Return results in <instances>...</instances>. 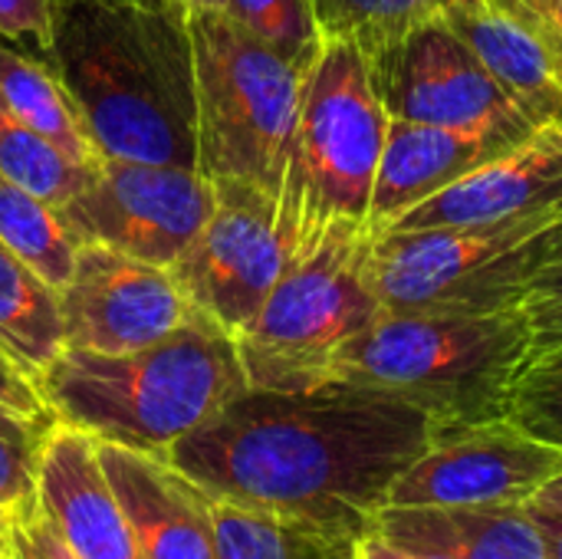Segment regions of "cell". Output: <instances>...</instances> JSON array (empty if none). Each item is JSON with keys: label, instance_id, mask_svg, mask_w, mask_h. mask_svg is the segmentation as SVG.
<instances>
[{"label": "cell", "instance_id": "1", "mask_svg": "<svg viewBox=\"0 0 562 559\" xmlns=\"http://www.w3.org/2000/svg\"><path fill=\"white\" fill-rule=\"evenodd\" d=\"M435 428L422 409L362 385H247L161 461L217 501L326 544H352L385 507L395 478L431 445Z\"/></svg>", "mask_w": 562, "mask_h": 559}, {"label": "cell", "instance_id": "2", "mask_svg": "<svg viewBox=\"0 0 562 559\" xmlns=\"http://www.w3.org/2000/svg\"><path fill=\"white\" fill-rule=\"evenodd\" d=\"M102 158L198 168V92L188 13L59 0L43 56Z\"/></svg>", "mask_w": 562, "mask_h": 559}, {"label": "cell", "instance_id": "3", "mask_svg": "<svg viewBox=\"0 0 562 559\" xmlns=\"http://www.w3.org/2000/svg\"><path fill=\"white\" fill-rule=\"evenodd\" d=\"M36 389L56 422L165 458L247 389L234 336L204 316L132 353L63 349Z\"/></svg>", "mask_w": 562, "mask_h": 559}, {"label": "cell", "instance_id": "4", "mask_svg": "<svg viewBox=\"0 0 562 559\" xmlns=\"http://www.w3.org/2000/svg\"><path fill=\"white\" fill-rule=\"evenodd\" d=\"M533 353L524 310L379 313L329 366V382L362 385L422 409L438 428L507 418L517 372Z\"/></svg>", "mask_w": 562, "mask_h": 559}, {"label": "cell", "instance_id": "5", "mask_svg": "<svg viewBox=\"0 0 562 559\" xmlns=\"http://www.w3.org/2000/svg\"><path fill=\"white\" fill-rule=\"evenodd\" d=\"M389 112L372 86L366 53L323 40L303 72L300 119L280 185V211L296 250L333 227H366Z\"/></svg>", "mask_w": 562, "mask_h": 559}, {"label": "cell", "instance_id": "6", "mask_svg": "<svg viewBox=\"0 0 562 559\" xmlns=\"http://www.w3.org/2000/svg\"><path fill=\"white\" fill-rule=\"evenodd\" d=\"M562 254V208L474 227L369 234V277L385 313H504Z\"/></svg>", "mask_w": 562, "mask_h": 559}, {"label": "cell", "instance_id": "7", "mask_svg": "<svg viewBox=\"0 0 562 559\" xmlns=\"http://www.w3.org/2000/svg\"><path fill=\"white\" fill-rule=\"evenodd\" d=\"M198 92V171L257 181L280 198L303 72L224 10H188Z\"/></svg>", "mask_w": 562, "mask_h": 559}, {"label": "cell", "instance_id": "8", "mask_svg": "<svg viewBox=\"0 0 562 559\" xmlns=\"http://www.w3.org/2000/svg\"><path fill=\"white\" fill-rule=\"evenodd\" d=\"M382 303L369 277V231L333 227L300 247L254 323L234 339L250 389L303 392L329 382L336 353Z\"/></svg>", "mask_w": 562, "mask_h": 559}, {"label": "cell", "instance_id": "9", "mask_svg": "<svg viewBox=\"0 0 562 559\" xmlns=\"http://www.w3.org/2000/svg\"><path fill=\"white\" fill-rule=\"evenodd\" d=\"M214 188V211L171 277L194 313L237 339L290 267L296 237L277 191L244 178H221Z\"/></svg>", "mask_w": 562, "mask_h": 559}, {"label": "cell", "instance_id": "10", "mask_svg": "<svg viewBox=\"0 0 562 559\" xmlns=\"http://www.w3.org/2000/svg\"><path fill=\"white\" fill-rule=\"evenodd\" d=\"M214 178L181 165L99 158L59 208L69 237L125 257L175 267L214 211Z\"/></svg>", "mask_w": 562, "mask_h": 559}, {"label": "cell", "instance_id": "11", "mask_svg": "<svg viewBox=\"0 0 562 559\" xmlns=\"http://www.w3.org/2000/svg\"><path fill=\"white\" fill-rule=\"evenodd\" d=\"M366 63L389 119L504 135L537 128L445 16L418 23Z\"/></svg>", "mask_w": 562, "mask_h": 559}, {"label": "cell", "instance_id": "12", "mask_svg": "<svg viewBox=\"0 0 562 559\" xmlns=\"http://www.w3.org/2000/svg\"><path fill=\"white\" fill-rule=\"evenodd\" d=\"M562 471V448L510 418L435 428L431 445L395 478L392 507L527 504Z\"/></svg>", "mask_w": 562, "mask_h": 559}, {"label": "cell", "instance_id": "13", "mask_svg": "<svg viewBox=\"0 0 562 559\" xmlns=\"http://www.w3.org/2000/svg\"><path fill=\"white\" fill-rule=\"evenodd\" d=\"M69 349L132 353L145 349L194 316L168 267H155L99 244L76 247V267L59 290Z\"/></svg>", "mask_w": 562, "mask_h": 559}, {"label": "cell", "instance_id": "14", "mask_svg": "<svg viewBox=\"0 0 562 559\" xmlns=\"http://www.w3.org/2000/svg\"><path fill=\"white\" fill-rule=\"evenodd\" d=\"M36 504L79 559H142L138 534L102 468L95 435L53 422L40 448Z\"/></svg>", "mask_w": 562, "mask_h": 559}, {"label": "cell", "instance_id": "15", "mask_svg": "<svg viewBox=\"0 0 562 559\" xmlns=\"http://www.w3.org/2000/svg\"><path fill=\"white\" fill-rule=\"evenodd\" d=\"M445 20L537 128L562 125V26L530 0H458Z\"/></svg>", "mask_w": 562, "mask_h": 559}, {"label": "cell", "instance_id": "16", "mask_svg": "<svg viewBox=\"0 0 562 559\" xmlns=\"http://www.w3.org/2000/svg\"><path fill=\"white\" fill-rule=\"evenodd\" d=\"M557 208H562V125H543L504 155L412 208L389 231L507 224Z\"/></svg>", "mask_w": 562, "mask_h": 559}, {"label": "cell", "instance_id": "17", "mask_svg": "<svg viewBox=\"0 0 562 559\" xmlns=\"http://www.w3.org/2000/svg\"><path fill=\"white\" fill-rule=\"evenodd\" d=\"M524 138L527 135L464 132V128L389 119V135L369 198L366 231L369 234L389 231L412 208L425 204L428 198L451 188L454 181L477 171L481 165L504 155Z\"/></svg>", "mask_w": 562, "mask_h": 559}, {"label": "cell", "instance_id": "18", "mask_svg": "<svg viewBox=\"0 0 562 559\" xmlns=\"http://www.w3.org/2000/svg\"><path fill=\"white\" fill-rule=\"evenodd\" d=\"M102 468L128 514L142 559H217L211 497L168 461L99 441Z\"/></svg>", "mask_w": 562, "mask_h": 559}, {"label": "cell", "instance_id": "19", "mask_svg": "<svg viewBox=\"0 0 562 559\" xmlns=\"http://www.w3.org/2000/svg\"><path fill=\"white\" fill-rule=\"evenodd\" d=\"M379 537L445 559H547V540L527 504L392 507L372 527Z\"/></svg>", "mask_w": 562, "mask_h": 559}, {"label": "cell", "instance_id": "20", "mask_svg": "<svg viewBox=\"0 0 562 559\" xmlns=\"http://www.w3.org/2000/svg\"><path fill=\"white\" fill-rule=\"evenodd\" d=\"M0 96L3 102L53 148L76 165H95L102 155L82 122L79 105L66 92L56 69L20 46L0 40Z\"/></svg>", "mask_w": 562, "mask_h": 559}, {"label": "cell", "instance_id": "21", "mask_svg": "<svg viewBox=\"0 0 562 559\" xmlns=\"http://www.w3.org/2000/svg\"><path fill=\"white\" fill-rule=\"evenodd\" d=\"M0 349L36 382L66 349L59 290L0 241Z\"/></svg>", "mask_w": 562, "mask_h": 559}, {"label": "cell", "instance_id": "22", "mask_svg": "<svg viewBox=\"0 0 562 559\" xmlns=\"http://www.w3.org/2000/svg\"><path fill=\"white\" fill-rule=\"evenodd\" d=\"M0 241L33 267L53 290H63L76 267V241L59 208L0 175Z\"/></svg>", "mask_w": 562, "mask_h": 559}, {"label": "cell", "instance_id": "23", "mask_svg": "<svg viewBox=\"0 0 562 559\" xmlns=\"http://www.w3.org/2000/svg\"><path fill=\"white\" fill-rule=\"evenodd\" d=\"M458 0H306L323 40H349L366 56L402 33L445 16Z\"/></svg>", "mask_w": 562, "mask_h": 559}, {"label": "cell", "instance_id": "24", "mask_svg": "<svg viewBox=\"0 0 562 559\" xmlns=\"http://www.w3.org/2000/svg\"><path fill=\"white\" fill-rule=\"evenodd\" d=\"M92 165L69 161L43 135H36L0 96V175L33 191L36 198L63 208L89 178Z\"/></svg>", "mask_w": 562, "mask_h": 559}, {"label": "cell", "instance_id": "25", "mask_svg": "<svg viewBox=\"0 0 562 559\" xmlns=\"http://www.w3.org/2000/svg\"><path fill=\"white\" fill-rule=\"evenodd\" d=\"M211 530L217 559H316L336 547L306 530L217 497H211Z\"/></svg>", "mask_w": 562, "mask_h": 559}, {"label": "cell", "instance_id": "26", "mask_svg": "<svg viewBox=\"0 0 562 559\" xmlns=\"http://www.w3.org/2000/svg\"><path fill=\"white\" fill-rule=\"evenodd\" d=\"M56 418H33L0 402V517L20 521L36 511V465Z\"/></svg>", "mask_w": 562, "mask_h": 559}, {"label": "cell", "instance_id": "27", "mask_svg": "<svg viewBox=\"0 0 562 559\" xmlns=\"http://www.w3.org/2000/svg\"><path fill=\"white\" fill-rule=\"evenodd\" d=\"M507 418L527 435L562 448V343L530 353L514 379Z\"/></svg>", "mask_w": 562, "mask_h": 559}, {"label": "cell", "instance_id": "28", "mask_svg": "<svg viewBox=\"0 0 562 559\" xmlns=\"http://www.w3.org/2000/svg\"><path fill=\"white\" fill-rule=\"evenodd\" d=\"M224 13L300 69H310L323 43L306 0H227Z\"/></svg>", "mask_w": 562, "mask_h": 559}, {"label": "cell", "instance_id": "29", "mask_svg": "<svg viewBox=\"0 0 562 559\" xmlns=\"http://www.w3.org/2000/svg\"><path fill=\"white\" fill-rule=\"evenodd\" d=\"M56 13L59 0H0V40L30 46V53L46 56Z\"/></svg>", "mask_w": 562, "mask_h": 559}, {"label": "cell", "instance_id": "30", "mask_svg": "<svg viewBox=\"0 0 562 559\" xmlns=\"http://www.w3.org/2000/svg\"><path fill=\"white\" fill-rule=\"evenodd\" d=\"M520 310L533 329V349L562 343V254L530 287Z\"/></svg>", "mask_w": 562, "mask_h": 559}, {"label": "cell", "instance_id": "31", "mask_svg": "<svg viewBox=\"0 0 562 559\" xmlns=\"http://www.w3.org/2000/svg\"><path fill=\"white\" fill-rule=\"evenodd\" d=\"M0 402L23 412V415H33V418H53L36 382L3 349H0Z\"/></svg>", "mask_w": 562, "mask_h": 559}, {"label": "cell", "instance_id": "32", "mask_svg": "<svg viewBox=\"0 0 562 559\" xmlns=\"http://www.w3.org/2000/svg\"><path fill=\"white\" fill-rule=\"evenodd\" d=\"M13 524L20 527L26 547L33 550V557L36 559H79L63 540H59V537H56V530L46 524V517L40 514V504H36L33 514L20 517V521H13Z\"/></svg>", "mask_w": 562, "mask_h": 559}, {"label": "cell", "instance_id": "33", "mask_svg": "<svg viewBox=\"0 0 562 559\" xmlns=\"http://www.w3.org/2000/svg\"><path fill=\"white\" fill-rule=\"evenodd\" d=\"M352 559H445V557H431V554H418V550H408V547H398L385 537H379L375 530H366L359 534L352 544Z\"/></svg>", "mask_w": 562, "mask_h": 559}, {"label": "cell", "instance_id": "34", "mask_svg": "<svg viewBox=\"0 0 562 559\" xmlns=\"http://www.w3.org/2000/svg\"><path fill=\"white\" fill-rule=\"evenodd\" d=\"M527 511L533 514V521H537V524H540V530H543V540H547V559H562V514L543 511V507H533V504H527Z\"/></svg>", "mask_w": 562, "mask_h": 559}, {"label": "cell", "instance_id": "35", "mask_svg": "<svg viewBox=\"0 0 562 559\" xmlns=\"http://www.w3.org/2000/svg\"><path fill=\"white\" fill-rule=\"evenodd\" d=\"M527 504L543 507V511H553V514H562V471L547 484V488H540L537 497H530Z\"/></svg>", "mask_w": 562, "mask_h": 559}, {"label": "cell", "instance_id": "36", "mask_svg": "<svg viewBox=\"0 0 562 559\" xmlns=\"http://www.w3.org/2000/svg\"><path fill=\"white\" fill-rule=\"evenodd\" d=\"M102 3H142V7H155L168 13H188V0H102Z\"/></svg>", "mask_w": 562, "mask_h": 559}, {"label": "cell", "instance_id": "37", "mask_svg": "<svg viewBox=\"0 0 562 559\" xmlns=\"http://www.w3.org/2000/svg\"><path fill=\"white\" fill-rule=\"evenodd\" d=\"M7 559H36L33 557V550L26 547V540H23V534H20V527L10 521V550H7Z\"/></svg>", "mask_w": 562, "mask_h": 559}, {"label": "cell", "instance_id": "38", "mask_svg": "<svg viewBox=\"0 0 562 559\" xmlns=\"http://www.w3.org/2000/svg\"><path fill=\"white\" fill-rule=\"evenodd\" d=\"M540 10H543L553 23H560L562 26V0H543V3H540Z\"/></svg>", "mask_w": 562, "mask_h": 559}, {"label": "cell", "instance_id": "39", "mask_svg": "<svg viewBox=\"0 0 562 559\" xmlns=\"http://www.w3.org/2000/svg\"><path fill=\"white\" fill-rule=\"evenodd\" d=\"M227 0H188V10H224Z\"/></svg>", "mask_w": 562, "mask_h": 559}, {"label": "cell", "instance_id": "40", "mask_svg": "<svg viewBox=\"0 0 562 559\" xmlns=\"http://www.w3.org/2000/svg\"><path fill=\"white\" fill-rule=\"evenodd\" d=\"M316 559H352V550H349V544H336V547H329L323 557Z\"/></svg>", "mask_w": 562, "mask_h": 559}, {"label": "cell", "instance_id": "41", "mask_svg": "<svg viewBox=\"0 0 562 559\" xmlns=\"http://www.w3.org/2000/svg\"><path fill=\"white\" fill-rule=\"evenodd\" d=\"M7 547H10V521L0 517V559H7Z\"/></svg>", "mask_w": 562, "mask_h": 559}, {"label": "cell", "instance_id": "42", "mask_svg": "<svg viewBox=\"0 0 562 559\" xmlns=\"http://www.w3.org/2000/svg\"><path fill=\"white\" fill-rule=\"evenodd\" d=\"M530 3H537V7H540V3H543V0H530Z\"/></svg>", "mask_w": 562, "mask_h": 559}, {"label": "cell", "instance_id": "43", "mask_svg": "<svg viewBox=\"0 0 562 559\" xmlns=\"http://www.w3.org/2000/svg\"><path fill=\"white\" fill-rule=\"evenodd\" d=\"M7 550H10V547H7Z\"/></svg>", "mask_w": 562, "mask_h": 559}]
</instances>
